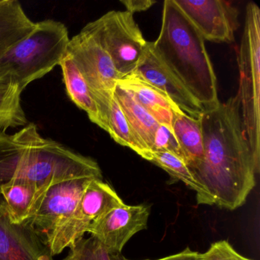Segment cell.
Wrapping results in <instances>:
<instances>
[{
    "label": "cell",
    "mask_w": 260,
    "mask_h": 260,
    "mask_svg": "<svg viewBox=\"0 0 260 260\" xmlns=\"http://www.w3.org/2000/svg\"><path fill=\"white\" fill-rule=\"evenodd\" d=\"M200 121L204 158L188 168L213 205L236 209L246 202L260 169L245 135L238 96L204 111Z\"/></svg>",
    "instance_id": "6da1fadb"
},
{
    "label": "cell",
    "mask_w": 260,
    "mask_h": 260,
    "mask_svg": "<svg viewBox=\"0 0 260 260\" xmlns=\"http://www.w3.org/2000/svg\"><path fill=\"white\" fill-rule=\"evenodd\" d=\"M82 178L103 179L96 161L44 138L33 123L13 135L0 132V187L15 181L51 186Z\"/></svg>",
    "instance_id": "7a4b0ae2"
},
{
    "label": "cell",
    "mask_w": 260,
    "mask_h": 260,
    "mask_svg": "<svg viewBox=\"0 0 260 260\" xmlns=\"http://www.w3.org/2000/svg\"><path fill=\"white\" fill-rule=\"evenodd\" d=\"M152 45L161 61L204 111L215 108L220 103L217 78L205 39L174 0L164 2L160 31Z\"/></svg>",
    "instance_id": "3957f363"
},
{
    "label": "cell",
    "mask_w": 260,
    "mask_h": 260,
    "mask_svg": "<svg viewBox=\"0 0 260 260\" xmlns=\"http://www.w3.org/2000/svg\"><path fill=\"white\" fill-rule=\"evenodd\" d=\"M70 39L62 22L53 19L36 22L34 30L0 58V79L11 78L24 90L60 66Z\"/></svg>",
    "instance_id": "277c9868"
},
{
    "label": "cell",
    "mask_w": 260,
    "mask_h": 260,
    "mask_svg": "<svg viewBox=\"0 0 260 260\" xmlns=\"http://www.w3.org/2000/svg\"><path fill=\"white\" fill-rule=\"evenodd\" d=\"M240 87L237 96L246 139L260 166V10L246 6L244 28L238 53Z\"/></svg>",
    "instance_id": "5b68a950"
},
{
    "label": "cell",
    "mask_w": 260,
    "mask_h": 260,
    "mask_svg": "<svg viewBox=\"0 0 260 260\" xmlns=\"http://www.w3.org/2000/svg\"><path fill=\"white\" fill-rule=\"evenodd\" d=\"M110 56L121 79L135 72L145 54V40L134 14L109 11L84 27Z\"/></svg>",
    "instance_id": "8992f818"
},
{
    "label": "cell",
    "mask_w": 260,
    "mask_h": 260,
    "mask_svg": "<svg viewBox=\"0 0 260 260\" xmlns=\"http://www.w3.org/2000/svg\"><path fill=\"white\" fill-rule=\"evenodd\" d=\"M68 54L92 91L100 112V127L106 132L111 103L121 76L106 50L84 28L70 39Z\"/></svg>",
    "instance_id": "52a82bcc"
},
{
    "label": "cell",
    "mask_w": 260,
    "mask_h": 260,
    "mask_svg": "<svg viewBox=\"0 0 260 260\" xmlns=\"http://www.w3.org/2000/svg\"><path fill=\"white\" fill-rule=\"evenodd\" d=\"M124 204L109 184L103 179H92L72 214L45 237L53 256L83 237L95 220Z\"/></svg>",
    "instance_id": "ba28073f"
},
{
    "label": "cell",
    "mask_w": 260,
    "mask_h": 260,
    "mask_svg": "<svg viewBox=\"0 0 260 260\" xmlns=\"http://www.w3.org/2000/svg\"><path fill=\"white\" fill-rule=\"evenodd\" d=\"M204 39L231 43L239 26L238 12L222 0H174Z\"/></svg>",
    "instance_id": "9c48e42d"
},
{
    "label": "cell",
    "mask_w": 260,
    "mask_h": 260,
    "mask_svg": "<svg viewBox=\"0 0 260 260\" xmlns=\"http://www.w3.org/2000/svg\"><path fill=\"white\" fill-rule=\"evenodd\" d=\"M150 207L124 204L92 223L88 229L110 255L121 253L124 245L147 226Z\"/></svg>",
    "instance_id": "30bf717a"
},
{
    "label": "cell",
    "mask_w": 260,
    "mask_h": 260,
    "mask_svg": "<svg viewBox=\"0 0 260 260\" xmlns=\"http://www.w3.org/2000/svg\"><path fill=\"white\" fill-rule=\"evenodd\" d=\"M92 179H70L51 185L37 212L25 223L32 226L45 239L57 225L72 214Z\"/></svg>",
    "instance_id": "8fae6325"
},
{
    "label": "cell",
    "mask_w": 260,
    "mask_h": 260,
    "mask_svg": "<svg viewBox=\"0 0 260 260\" xmlns=\"http://www.w3.org/2000/svg\"><path fill=\"white\" fill-rule=\"evenodd\" d=\"M0 260H54L44 237L32 226L10 220L1 196Z\"/></svg>",
    "instance_id": "7c38bea8"
},
{
    "label": "cell",
    "mask_w": 260,
    "mask_h": 260,
    "mask_svg": "<svg viewBox=\"0 0 260 260\" xmlns=\"http://www.w3.org/2000/svg\"><path fill=\"white\" fill-rule=\"evenodd\" d=\"M132 74L164 92L185 115L200 119L203 108L161 61L152 42L147 43L145 54Z\"/></svg>",
    "instance_id": "4fadbf2b"
},
{
    "label": "cell",
    "mask_w": 260,
    "mask_h": 260,
    "mask_svg": "<svg viewBox=\"0 0 260 260\" xmlns=\"http://www.w3.org/2000/svg\"><path fill=\"white\" fill-rule=\"evenodd\" d=\"M22 181L9 182L0 187L6 211L13 223H26L40 208L48 188Z\"/></svg>",
    "instance_id": "5bb4252c"
},
{
    "label": "cell",
    "mask_w": 260,
    "mask_h": 260,
    "mask_svg": "<svg viewBox=\"0 0 260 260\" xmlns=\"http://www.w3.org/2000/svg\"><path fill=\"white\" fill-rule=\"evenodd\" d=\"M118 84L130 90L140 104L159 124L173 130L172 124L175 115L182 112L164 92L135 74L123 77Z\"/></svg>",
    "instance_id": "9a60e30c"
},
{
    "label": "cell",
    "mask_w": 260,
    "mask_h": 260,
    "mask_svg": "<svg viewBox=\"0 0 260 260\" xmlns=\"http://www.w3.org/2000/svg\"><path fill=\"white\" fill-rule=\"evenodd\" d=\"M115 96L122 109L135 138L150 155L151 161L153 138L159 123L140 104L134 94L128 89L117 84Z\"/></svg>",
    "instance_id": "2e32d148"
},
{
    "label": "cell",
    "mask_w": 260,
    "mask_h": 260,
    "mask_svg": "<svg viewBox=\"0 0 260 260\" xmlns=\"http://www.w3.org/2000/svg\"><path fill=\"white\" fill-rule=\"evenodd\" d=\"M17 0H0V58L36 28Z\"/></svg>",
    "instance_id": "e0dca14e"
},
{
    "label": "cell",
    "mask_w": 260,
    "mask_h": 260,
    "mask_svg": "<svg viewBox=\"0 0 260 260\" xmlns=\"http://www.w3.org/2000/svg\"><path fill=\"white\" fill-rule=\"evenodd\" d=\"M60 67L68 96L77 107L86 112L92 123L100 127V112L92 91L68 52L60 62Z\"/></svg>",
    "instance_id": "ac0fdd59"
},
{
    "label": "cell",
    "mask_w": 260,
    "mask_h": 260,
    "mask_svg": "<svg viewBox=\"0 0 260 260\" xmlns=\"http://www.w3.org/2000/svg\"><path fill=\"white\" fill-rule=\"evenodd\" d=\"M172 128L188 167L201 162L204 158V142L200 119L179 112L175 115Z\"/></svg>",
    "instance_id": "d6986e66"
},
{
    "label": "cell",
    "mask_w": 260,
    "mask_h": 260,
    "mask_svg": "<svg viewBox=\"0 0 260 260\" xmlns=\"http://www.w3.org/2000/svg\"><path fill=\"white\" fill-rule=\"evenodd\" d=\"M22 88L11 78L0 79V132L28 124L22 106Z\"/></svg>",
    "instance_id": "ffe728a7"
},
{
    "label": "cell",
    "mask_w": 260,
    "mask_h": 260,
    "mask_svg": "<svg viewBox=\"0 0 260 260\" xmlns=\"http://www.w3.org/2000/svg\"><path fill=\"white\" fill-rule=\"evenodd\" d=\"M151 162L165 170L176 180L182 181L187 186L194 190L199 205H213L212 201L205 188L196 180L185 162L179 156L170 152L153 153Z\"/></svg>",
    "instance_id": "44dd1931"
},
{
    "label": "cell",
    "mask_w": 260,
    "mask_h": 260,
    "mask_svg": "<svg viewBox=\"0 0 260 260\" xmlns=\"http://www.w3.org/2000/svg\"><path fill=\"white\" fill-rule=\"evenodd\" d=\"M106 132L110 135L115 142L132 149L141 157L150 161V155L144 150L135 138L133 132L123 113L122 109L115 98V94L108 115Z\"/></svg>",
    "instance_id": "7402d4cb"
},
{
    "label": "cell",
    "mask_w": 260,
    "mask_h": 260,
    "mask_svg": "<svg viewBox=\"0 0 260 260\" xmlns=\"http://www.w3.org/2000/svg\"><path fill=\"white\" fill-rule=\"evenodd\" d=\"M63 260H111L110 254L95 237H82L70 247Z\"/></svg>",
    "instance_id": "603a6c76"
},
{
    "label": "cell",
    "mask_w": 260,
    "mask_h": 260,
    "mask_svg": "<svg viewBox=\"0 0 260 260\" xmlns=\"http://www.w3.org/2000/svg\"><path fill=\"white\" fill-rule=\"evenodd\" d=\"M170 152L179 156L185 162V156L176 140L173 130L167 126L159 124L153 138L152 153L156 152Z\"/></svg>",
    "instance_id": "cb8c5ba5"
},
{
    "label": "cell",
    "mask_w": 260,
    "mask_h": 260,
    "mask_svg": "<svg viewBox=\"0 0 260 260\" xmlns=\"http://www.w3.org/2000/svg\"><path fill=\"white\" fill-rule=\"evenodd\" d=\"M201 260H252L239 254L226 240L212 243L209 249L199 253Z\"/></svg>",
    "instance_id": "d4e9b609"
},
{
    "label": "cell",
    "mask_w": 260,
    "mask_h": 260,
    "mask_svg": "<svg viewBox=\"0 0 260 260\" xmlns=\"http://www.w3.org/2000/svg\"><path fill=\"white\" fill-rule=\"evenodd\" d=\"M121 4L126 7V11L135 14V13L144 12L149 10L156 4L153 0H121Z\"/></svg>",
    "instance_id": "484cf974"
},
{
    "label": "cell",
    "mask_w": 260,
    "mask_h": 260,
    "mask_svg": "<svg viewBox=\"0 0 260 260\" xmlns=\"http://www.w3.org/2000/svg\"><path fill=\"white\" fill-rule=\"evenodd\" d=\"M129 260V259H128ZM150 260V259H145ZM154 260H201L199 257V252L192 251L190 248H185L182 252H178L169 256L158 258Z\"/></svg>",
    "instance_id": "4316f807"
},
{
    "label": "cell",
    "mask_w": 260,
    "mask_h": 260,
    "mask_svg": "<svg viewBox=\"0 0 260 260\" xmlns=\"http://www.w3.org/2000/svg\"><path fill=\"white\" fill-rule=\"evenodd\" d=\"M110 258L111 260H128L122 256L121 253L112 254V255H110Z\"/></svg>",
    "instance_id": "83f0119b"
}]
</instances>
